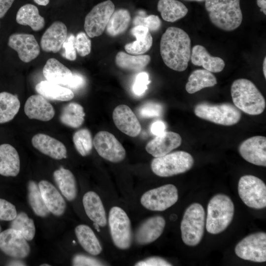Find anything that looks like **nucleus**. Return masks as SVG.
Here are the masks:
<instances>
[{"instance_id":"1","label":"nucleus","mask_w":266,"mask_h":266,"mask_svg":"<svg viewBox=\"0 0 266 266\" xmlns=\"http://www.w3.org/2000/svg\"><path fill=\"white\" fill-rule=\"evenodd\" d=\"M160 53L166 65L177 71L185 70L191 55V39L181 29L170 27L162 36Z\"/></svg>"},{"instance_id":"2","label":"nucleus","mask_w":266,"mask_h":266,"mask_svg":"<svg viewBox=\"0 0 266 266\" xmlns=\"http://www.w3.org/2000/svg\"><path fill=\"white\" fill-rule=\"evenodd\" d=\"M231 92L234 105L239 110L251 115H259L264 112L265 99L250 80L245 78L234 80Z\"/></svg>"},{"instance_id":"3","label":"nucleus","mask_w":266,"mask_h":266,"mask_svg":"<svg viewBox=\"0 0 266 266\" xmlns=\"http://www.w3.org/2000/svg\"><path fill=\"white\" fill-rule=\"evenodd\" d=\"M205 7L212 23L222 30L232 31L241 24L240 0H205Z\"/></svg>"},{"instance_id":"4","label":"nucleus","mask_w":266,"mask_h":266,"mask_svg":"<svg viewBox=\"0 0 266 266\" xmlns=\"http://www.w3.org/2000/svg\"><path fill=\"white\" fill-rule=\"evenodd\" d=\"M234 205L231 198L223 194L213 196L207 205L206 229L211 234H218L231 223L234 214Z\"/></svg>"},{"instance_id":"5","label":"nucleus","mask_w":266,"mask_h":266,"mask_svg":"<svg viewBox=\"0 0 266 266\" xmlns=\"http://www.w3.org/2000/svg\"><path fill=\"white\" fill-rule=\"evenodd\" d=\"M205 227V212L198 203L191 204L185 210L181 225V237L187 245L195 246L201 240Z\"/></svg>"},{"instance_id":"6","label":"nucleus","mask_w":266,"mask_h":266,"mask_svg":"<svg viewBox=\"0 0 266 266\" xmlns=\"http://www.w3.org/2000/svg\"><path fill=\"white\" fill-rule=\"evenodd\" d=\"M194 163V158L190 153L177 151L154 158L151 163V168L157 176L166 177L188 171Z\"/></svg>"},{"instance_id":"7","label":"nucleus","mask_w":266,"mask_h":266,"mask_svg":"<svg viewBox=\"0 0 266 266\" xmlns=\"http://www.w3.org/2000/svg\"><path fill=\"white\" fill-rule=\"evenodd\" d=\"M194 113L198 117L223 126H232L240 120L241 113L230 103L213 104L202 102L194 108Z\"/></svg>"},{"instance_id":"8","label":"nucleus","mask_w":266,"mask_h":266,"mask_svg":"<svg viewBox=\"0 0 266 266\" xmlns=\"http://www.w3.org/2000/svg\"><path fill=\"white\" fill-rule=\"evenodd\" d=\"M108 224L114 245L122 250L129 249L133 236L131 221L126 212L120 207H112L109 212Z\"/></svg>"},{"instance_id":"9","label":"nucleus","mask_w":266,"mask_h":266,"mask_svg":"<svg viewBox=\"0 0 266 266\" xmlns=\"http://www.w3.org/2000/svg\"><path fill=\"white\" fill-rule=\"evenodd\" d=\"M238 195L248 207L262 209L266 206V186L259 178L252 175L241 177L238 183Z\"/></svg>"},{"instance_id":"10","label":"nucleus","mask_w":266,"mask_h":266,"mask_svg":"<svg viewBox=\"0 0 266 266\" xmlns=\"http://www.w3.org/2000/svg\"><path fill=\"white\" fill-rule=\"evenodd\" d=\"M178 199L177 188L169 184L145 192L140 198V203L148 210L163 211L174 205Z\"/></svg>"},{"instance_id":"11","label":"nucleus","mask_w":266,"mask_h":266,"mask_svg":"<svg viewBox=\"0 0 266 266\" xmlns=\"http://www.w3.org/2000/svg\"><path fill=\"white\" fill-rule=\"evenodd\" d=\"M235 253L245 260L258 263L266 262V233L259 232L246 236L236 244Z\"/></svg>"},{"instance_id":"12","label":"nucleus","mask_w":266,"mask_h":266,"mask_svg":"<svg viewBox=\"0 0 266 266\" xmlns=\"http://www.w3.org/2000/svg\"><path fill=\"white\" fill-rule=\"evenodd\" d=\"M114 10V4L110 0L95 5L85 18L84 27L87 35L91 38L100 35Z\"/></svg>"},{"instance_id":"13","label":"nucleus","mask_w":266,"mask_h":266,"mask_svg":"<svg viewBox=\"0 0 266 266\" xmlns=\"http://www.w3.org/2000/svg\"><path fill=\"white\" fill-rule=\"evenodd\" d=\"M93 145L101 157L110 162L119 163L125 158L126 154L124 147L109 132H98L94 138Z\"/></svg>"},{"instance_id":"14","label":"nucleus","mask_w":266,"mask_h":266,"mask_svg":"<svg viewBox=\"0 0 266 266\" xmlns=\"http://www.w3.org/2000/svg\"><path fill=\"white\" fill-rule=\"evenodd\" d=\"M0 249L6 255L16 259L25 258L30 252L26 238L19 232L11 228L0 232Z\"/></svg>"},{"instance_id":"15","label":"nucleus","mask_w":266,"mask_h":266,"mask_svg":"<svg viewBox=\"0 0 266 266\" xmlns=\"http://www.w3.org/2000/svg\"><path fill=\"white\" fill-rule=\"evenodd\" d=\"M241 157L255 165L266 166V137L257 135L242 142L238 147Z\"/></svg>"},{"instance_id":"16","label":"nucleus","mask_w":266,"mask_h":266,"mask_svg":"<svg viewBox=\"0 0 266 266\" xmlns=\"http://www.w3.org/2000/svg\"><path fill=\"white\" fill-rule=\"evenodd\" d=\"M8 45L17 52L24 63L32 61L40 53L39 46L33 34L13 33L9 37Z\"/></svg>"},{"instance_id":"17","label":"nucleus","mask_w":266,"mask_h":266,"mask_svg":"<svg viewBox=\"0 0 266 266\" xmlns=\"http://www.w3.org/2000/svg\"><path fill=\"white\" fill-rule=\"evenodd\" d=\"M112 118L116 127L124 133L136 137L141 131V125L130 107L125 104L117 106L112 113Z\"/></svg>"},{"instance_id":"18","label":"nucleus","mask_w":266,"mask_h":266,"mask_svg":"<svg viewBox=\"0 0 266 266\" xmlns=\"http://www.w3.org/2000/svg\"><path fill=\"white\" fill-rule=\"evenodd\" d=\"M181 143V137L178 133L165 132L149 141L145 146V150L155 158L159 157L170 153L178 147Z\"/></svg>"},{"instance_id":"19","label":"nucleus","mask_w":266,"mask_h":266,"mask_svg":"<svg viewBox=\"0 0 266 266\" xmlns=\"http://www.w3.org/2000/svg\"><path fill=\"white\" fill-rule=\"evenodd\" d=\"M165 226V219L161 216L148 218L139 226L136 231V242L140 245H146L154 242L161 235Z\"/></svg>"},{"instance_id":"20","label":"nucleus","mask_w":266,"mask_h":266,"mask_svg":"<svg viewBox=\"0 0 266 266\" xmlns=\"http://www.w3.org/2000/svg\"><path fill=\"white\" fill-rule=\"evenodd\" d=\"M67 36V28L61 21H55L47 29L40 40V46L43 51L54 53L62 48Z\"/></svg>"},{"instance_id":"21","label":"nucleus","mask_w":266,"mask_h":266,"mask_svg":"<svg viewBox=\"0 0 266 266\" xmlns=\"http://www.w3.org/2000/svg\"><path fill=\"white\" fill-rule=\"evenodd\" d=\"M25 114L31 119L48 121L55 115L52 104L40 95H33L27 100L25 106Z\"/></svg>"},{"instance_id":"22","label":"nucleus","mask_w":266,"mask_h":266,"mask_svg":"<svg viewBox=\"0 0 266 266\" xmlns=\"http://www.w3.org/2000/svg\"><path fill=\"white\" fill-rule=\"evenodd\" d=\"M32 143L41 153L53 159L61 160L66 157L67 150L65 145L47 134H35L32 138Z\"/></svg>"},{"instance_id":"23","label":"nucleus","mask_w":266,"mask_h":266,"mask_svg":"<svg viewBox=\"0 0 266 266\" xmlns=\"http://www.w3.org/2000/svg\"><path fill=\"white\" fill-rule=\"evenodd\" d=\"M38 185L49 211L57 216L63 215L66 210V203L58 190L46 180L40 181Z\"/></svg>"},{"instance_id":"24","label":"nucleus","mask_w":266,"mask_h":266,"mask_svg":"<svg viewBox=\"0 0 266 266\" xmlns=\"http://www.w3.org/2000/svg\"><path fill=\"white\" fill-rule=\"evenodd\" d=\"M85 211L87 216L99 226L107 224L105 211L99 196L95 192L86 193L82 199Z\"/></svg>"},{"instance_id":"25","label":"nucleus","mask_w":266,"mask_h":266,"mask_svg":"<svg viewBox=\"0 0 266 266\" xmlns=\"http://www.w3.org/2000/svg\"><path fill=\"white\" fill-rule=\"evenodd\" d=\"M20 170L18 152L11 145H0V174L4 176H17Z\"/></svg>"},{"instance_id":"26","label":"nucleus","mask_w":266,"mask_h":266,"mask_svg":"<svg viewBox=\"0 0 266 266\" xmlns=\"http://www.w3.org/2000/svg\"><path fill=\"white\" fill-rule=\"evenodd\" d=\"M42 71L47 81L62 85L67 86L73 76L69 68L54 58L47 61Z\"/></svg>"},{"instance_id":"27","label":"nucleus","mask_w":266,"mask_h":266,"mask_svg":"<svg viewBox=\"0 0 266 266\" xmlns=\"http://www.w3.org/2000/svg\"><path fill=\"white\" fill-rule=\"evenodd\" d=\"M191 61L194 65L202 66L204 69L215 73L222 71L225 66L222 59L211 56L205 47L200 45L193 47Z\"/></svg>"},{"instance_id":"28","label":"nucleus","mask_w":266,"mask_h":266,"mask_svg":"<svg viewBox=\"0 0 266 266\" xmlns=\"http://www.w3.org/2000/svg\"><path fill=\"white\" fill-rule=\"evenodd\" d=\"M53 177L65 198L68 201L73 200L77 195V188L73 173L69 170L61 166L54 172Z\"/></svg>"},{"instance_id":"29","label":"nucleus","mask_w":266,"mask_h":266,"mask_svg":"<svg viewBox=\"0 0 266 266\" xmlns=\"http://www.w3.org/2000/svg\"><path fill=\"white\" fill-rule=\"evenodd\" d=\"M36 92L45 98L58 101H68L74 96L70 89L47 80L42 81L35 86Z\"/></svg>"},{"instance_id":"30","label":"nucleus","mask_w":266,"mask_h":266,"mask_svg":"<svg viewBox=\"0 0 266 266\" xmlns=\"http://www.w3.org/2000/svg\"><path fill=\"white\" fill-rule=\"evenodd\" d=\"M19 24L29 26L33 30L38 31L45 25L44 18L40 15L37 7L32 4H26L18 10L16 17Z\"/></svg>"},{"instance_id":"31","label":"nucleus","mask_w":266,"mask_h":266,"mask_svg":"<svg viewBox=\"0 0 266 266\" xmlns=\"http://www.w3.org/2000/svg\"><path fill=\"white\" fill-rule=\"evenodd\" d=\"M75 233L82 248L93 256L99 255L102 247L92 229L86 225L81 224L75 229Z\"/></svg>"},{"instance_id":"32","label":"nucleus","mask_w":266,"mask_h":266,"mask_svg":"<svg viewBox=\"0 0 266 266\" xmlns=\"http://www.w3.org/2000/svg\"><path fill=\"white\" fill-rule=\"evenodd\" d=\"M217 83L214 75L206 69H196L188 78L185 89L189 94L195 93L200 90L215 86Z\"/></svg>"},{"instance_id":"33","label":"nucleus","mask_w":266,"mask_h":266,"mask_svg":"<svg viewBox=\"0 0 266 266\" xmlns=\"http://www.w3.org/2000/svg\"><path fill=\"white\" fill-rule=\"evenodd\" d=\"M157 9L166 21L174 22L185 16L188 12L187 7L177 0H159Z\"/></svg>"},{"instance_id":"34","label":"nucleus","mask_w":266,"mask_h":266,"mask_svg":"<svg viewBox=\"0 0 266 266\" xmlns=\"http://www.w3.org/2000/svg\"><path fill=\"white\" fill-rule=\"evenodd\" d=\"M148 55H131L123 51L117 53L115 57L116 65L123 69L137 71L144 68L150 63Z\"/></svg>"},{"instance_id":"35","label":"nucleus","mask_w":266,"mask_h":266,"mask_svg":"<svg viewBox=\"0 0 266 266\" xmlns=\"http://www.w3.org/2000/svg\"><path fill=\"white\" fill-rule=\"evenodd\" d=\"M83 107L76 102H70L62 109L60 116L61 122L72 128H79L84 122Z\"/></svg>"},{"instance_id":"36","label":"nucleus","mask_w":266,"mask_h":266,"mask_svg":"<svg viewBox=\"0 0 266 266\" xmlns=\"http://www.w3.org/2000/svg\"><path fill=\"white\" fill-rule=\"evenodd\" d=\"M20 107V102L17 97L6 92L0 93V124L12 120Z\"/></svg>"},{"instance_id":"37","label":"nucleus","mask_w":266,"mask_h":266,"mask_svg":"<svg viewBox=\"0 0 266 266\" xmlns=\"http://www.w3.org/2000/svg\"><path fill=\"white\" fill-rule=\"evenodd\" d=\"M130 21V13L127 9L122 8L114 11L106 27V33L111 36L119 35L127 30Z\"/></svg>"},{"instance_id":"38","label":"nucleus","mask_w":266,"mask_h":266,"mask_svg":"<svg viewBox=\"0 0 266 266\" xmlns=\"http://www.w3.org/2000/svg\"><path fill=\"white\" fill-rule=\"evenodd\" d=\"M28 191L29 202L34 213L41 217L47 216L50 212L44 201L38 185L34 181H30Z\"/></svg>"},{"instance_id":"39","label":"nucleus","mask_w":266,"mask_h":266,"mask_svg":"<svg viewBox=\"0 0 266 266\" xmlns=\"http://www.w3.org/2000/svg\"><path fill=\"white\" fill-rule=\"evenodd\" d=\"M10 228L19 232L27 240H32L35 233V228L33 220L28 215L21 212L11 221Z\"/></svg>"},{"instance_id":"40","label":"nucleus","mask_w":266,"mask_h":266,"mask_svg":"<svg viewBox=\"0 0 266 266\" xmlns=\"http://www.w3.org/2000/svg\"><path fill=\"white\" fill-rule=\"evenodd\" d=\"M73 142L77 152L82 156L88 155L93 146V140L91 132L87 129H82L73 134Z\"/></svg>"},{"instance_id":"41","label":"nucleus","mask_w":266,"mask_h":266,"mask_svg":"<svg viewBox=\"0 0 266 266\" xmlns=\"http://www.w3.org/2000/svg\"><path fill=\"white\" fill-rule=\"evenodd\" d=\"M153 38L150 32L145 36L136 37V40L125 45V49L129 54L139 55L148 51L151 47Z\"/></svg>"},{"instance_id":"42","label":"nucleus","mask_w":266,"mask_h":266,"mask_svg":"<svg viewBox=\"0 0 266 266\" xmlns=\"http://www.w3.org/2000/svg\"><path fill=\"white\" fill-rule=\"evenodd\" d=\"M135 26L142 25L147 27L149 32H156L161 27L162 22L160 18L155 15H150L145 17L136 16L133 21Z\"/></svg>"},{"instance_id":"43","label":"nucleus","mask_w":266,"mask_h":266,"mask_svg":"<svg viewBox=\"0 0 266 266\" xmlns=\"http://www.w3.org/2000/svg\"><path fill=\"white\" fill-rule=\"evenodd\" d=\"M163 111L162 105L155 102H147L140 106L138 112L140 116L145 118L157 117L161 116Z\"/></svg>"},{"instance_id":"44","label":"nucleus","mask_w":266,"mask_h":266,"mask_svg":"<svg viewBox=\"0 0 266 266\" xmlns=\"http://www.w3.org/2000/svg\"><path fill=\"white\" fill-rule=\"evenodd\" d=\"M75 47L77 53L81 57L89 54L91 50V42L87 34L80 32L75 37Z\"/></svg>"},{"instance_id":"45","label":"nucleus","mask_w":266,"mask_h":266,"mask_svg":"<svg viewBox=\"0 0 266 266\" xmlns=\"http://www.w3.org/2000/svg\"><path fill=\"white\" fill-rule=\"evenodd\" d=\"M75 37L72 33L67 35L61 48L62 49L61 53L62 56L70 61H74L76 58Z\"/></svg>"},{"instance_id":"46","label":"nucleus","mask_w":266,"mask_h":266,"mask_svg":"<svg viewBox=\"0 0 266 266\" xmlns=\"http://www.w3.org/2000/svg\"><path fill=\"white\" fill-rule=\"evenodd\" d=\"M150 83L149 75L146 72L139 73L136 76L133 86V91L136 96H141L148 89Z\"/></svg>"},{"instance_id":"47","label":"nucleus","mask_w":266,"mask_h":266,"mask_svg":"<svg viewBox=\"0 0 266 266\" xmlns=\"http://www.w3.org/2000/svg\"><path fill=\"white\" fill-rule=\"evenodd\" d=\"M17 214L15 206L2 199H0V220L2 221H12Z\"/></svg>"},{"instance_id":"48","label":"nucleus","mask_w":266,"mask_h":266,"mask_svg":"<svg viewBox=\"0 0 266 266\" xmlns=\"http://www.w3.org/2000/svg\"><path fill=\"white\" fill-rule=\"evenodd\" d=\"M72 265L75 266H103L102 263L98 260L82 254H77L74 256L72 259Z\"/></svg>"},{"instance_id":"49","label":"nucleus","mask_w":266,"mask_h":266,"mask_svg":"<svg viewBox=\"0 0 266 266\" xmlns=\"http://www.w3.org/2000/svg\"><path fill=\"white\" fill-rule=\"evenodd\" d=\"M136 266H170L172 265L165 259L159 257H152L137 262Z\"/></svg>"},{"instance_id":"50","label":"nucleus","mask_w":266,"mask_h":266,"mask_svg":"<svg viewBox=\"0 0 266 266\" xmlns=\"http://www.w3.org/2000/svg\"><path fill=\"white\" fill-rule=\"evenodd\" d=\"M85 83L84 77L79 73H73L72 77L67 85L70 90H77L82 88Z\"/></svg>"},{"instance_id":"51","label":"nucleus","mask_w":266,"mask_h":266,"mask_svg":"<svg viewBox=\"0 0 266 266\" xmlns=\"http://www.w3.org/2000/svg\"><path fill=\"white\" fill-rule=\"evenodd\" d=\"M150 130L153 134L160 135L166 132L165 124L162 121H156L152 124Z\"/></svg>"},{"instance_id":"52","label":"nucleus","mask_w":266,"mask_h":266,"mask_svg":"<svg viewBox=\"0 0 266 266\" xmlns=\"http://www.w3.org/2000/svg\"><path fill=\"white\" fill-rule=\"evenodd\" d=\"M149 32L147 27L142 25L135 26L131 31L132 34L135 38L146 35Z\"/></svg>"},{"instance_id":"53","label":"nucleus","mask_w":266,"mask_h":266,"mask_svg":"<svg viewBox=\"0 0 266 266\" xmlns=\"http://www.w3.org/2000/svg\"><path fill=\"white\" fill-rule=\"evenodd\" d=\"M15 0H0V18H3Z\"/></svg>"},{"instance_id":"54","label":"nucleus","mask_w":266,"mask_h":266,"mask_svg":"<svg viewBox=\"0 0 266 266\" xmlns=\"http://www.w3.org/2000/svg\"><path fill=\"white\" fill-rule=\"evenodd\" d=\"M258 6L260 8V11L265 15L266 14V0H257Z\"/></svg>"},{"instance_id":"55","label":"nucleus","mask_w":266,"mask_h":266,"mask_svg":"<svg viewBox=\"0 0 266 266\" xmlns=\"http://www.w3.org/2000/svg\"><path fill=\"white\" fill-rule=\"evenodd\" d=\"M8 266H25V264L20 261H12L8 263Z\"/></svg>"},{"instance_id":"56","label":"nucleus","mask_w":266,"mask_h":266,"mask_svg":"<svg viewBox=\"0 0 266 266\" xmlns=\"http://www.w3.org/2000/svg\"><path fill=\"white\" fill-rule=\"evenodd\" d=\"M33 1L37 4L42 6H46L49 2V0H33Z\"/></svg>"},{"instance_id":"57","label":"nucleus","mask_w":266,"mask_h":266,"mask_svg":"<svg viewBox=\"0 0 266 266\" xmlns=\"http://www.w3.org/2000/svg\"><path fill=\"white\" fill-rule=\"evenodd\" d=\"M266 58L265 57L263 62V73L265 76V79L266 78Z\"/></svg>"},{"instance_id":"58","label":"nucleus","mask_w":266,"mask_h":266,"mask_svg":"<svg viewBox=\"0 0 266 266\" xmlns=\"http://www.w3.org/2000/svg\"><path fill=\"white\" fill-rule=\"evenodd\" d=\"M195 0V1H202L205 0Z\"/></svg>"},{"instance_id":"59","label":"nucleus","mask_w":266,"mask_h":266,"mask_svg":"<svg viewBox=\"0 0 266 266\" xmlns=\"http://www.w3.org/2000/svg\"><path fill=\"white\" fill-rule=\"evenodd\" d=\"M41 266H50L49 265H47V264H44V265H40Z\"/></svg>"},{"instance_id":"60","label":"nucleus","mask_w":266,"mask_h":266,"mask_svg":"<svg viewBox=\"0 0 266 266\" xmlns=\"http://www.w3.org/2000/svg\"><path fill=\"white\" fill-rule=\"evenodd\" d=\"M0 231H1V227H0Z\"/></svg>"}]
</instances>
